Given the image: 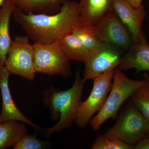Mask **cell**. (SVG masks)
I'll return each mask as SVG.
<instances>
[{
	"mask_svg": "<svg viewBox=\"0 0 149 149\" xmlns=\"http://www.w3.org/2000/svg\"><path fill=\"white\" fill-rule=\"evenodd\" d=\"M118 67L125 71L134 68L137 73L149 71V43L143 32L137 41L133 42L126 53L123 55Z\"/></svg>",
	"mask_w": 149,
	"mask_h": 149,
	"instance_id": "11",
	"label": "cell"
},
{
	"mask_svg": "<svg viewBox=\"0 0 149 149\" xmlns=\"http://www.w3.org/2000/svg\"><path fill=\"white\" fill-rule=\"evenodd\" d=\"M134 146L117 140H108L103 135H99L91 147L92 149H132Z\"/></svg>",
	"mask_w": 149,
	"mask_h": 149,
	"instance_id": "21",
	"label": "cell"
},
{
	"mask_svg": "<svg viewBox=\"0 0 149 149\" xmlns=\"http://www.w3.org/2000/svg\"><path fill=\"white\" fill-rule=\"evenodd\" d=\"M143 77L144 78H146L149 82V76L148 73H145L144 74Z\"/></svg>",
	"mask_w": 149,
	"mask_h": 149,
	"instance_id": "24",
	"label": "cell"
},
{
	"mask_svg": "<svg viewBox=\"0 0 149 149\" xmlns=\"http://www.w3.org/2000/svg\"><path fill=\"white\" fill-rule=\"evenodd\" d=\"M148 83L146 78L132 80L118 68L115 70L111 90L102 108L89 123L93 130L97 131L102 124L109 118L115 120L123 104L140 87Z\"/></svg>",
	"mask_w": 149,
	"mask_h": 149,
	"instance_id": "3",
	"label": "cell"
},
{
	"mask_svg": "<svg viewBox=\"0 0 149 149\" xmlns=\"http://www.w3.org/2000/svg\"><path fill=\"white\" fill-rule=\"evenodd\" d=\"M112 9L129 29L133 42L137 41L143 32L142 27L146 16L144 6L142 4L135 8L126 0H113Z\"/></svg>",
	"mask_w": 149,
	"mask_h": 149,
	"instance_id": "12",
	"label": "cell"
},
{
	"mask_svg": "<svg viewBox=\"0 0 149 149\" xmlns=\"http://www.w3.org/2000/svg\"><path fill=\"white\" fill-rule=\"evenodd\" d=\"M124 52L111 43H101L89 53L83 62L85 67L83 81L85 82L114 70L120 64Z\"/></svg>",
	"mask_w": 149,
	"mask_h": 149,
	"instance_id": "6",
	"label": "cell"
},
{
	"mask_svg": "<svg viewBox=\"0 0 149 149\" xmlns=\"http://www.w3.org/2000/svg\"><path fill=\"white\" fill-rule=\"evenodd\" d=\"M113 0H80L79 8L82 24L95 25L104 14L111 10Z\"/></svg>",
	"mask_w": 149,
	"mask_h": 149,
	"instance_id": "14",
	"label": "cell"
},
{
	"mask_svg": "<svg viewBox=\"0 0 149 149\" xmlns=\"http://www.w3.org/2000/svg\"><path fill=\"white\" fill-rule=\"evenodd\" d=\"M114 72L115 70L93 79L91 94L85 102H82L77 112L75 122L80 128L86 127L93 116L101 110L111 90Z\"/></svg>",
	"mask_w": 149,
	"mask_h": 149,
	"instance_id": "8",
	"label": "cell"
},
{
	"mask_svg": "<svg viewBox=\"0 0 149 149\" xmlns=\"http://www.w3.org/2000/svg\"><path fill=\"white\" fill-rule=\"evenodd\" d=\"M15 6L14 0H6L0 8V64L3 65L13 42L10 34V21Z\"/></svg>",
	"mask_w": 149,
	"mask_h": 149,
	"instance_id": "13",
	"label": "cell"
},
{
	"mask_svg": "<svg viewBox=\"0 0 149 149\" xmlns=\"http://www.w3.org/2000/svg\"><path fill=\"white\" fill-rule=\"evenodd\" d=\"M10 74L5 65L0 64V89L2 100L0 123L9 120L20 121L31 125L35 130H40V127L27 118L18 109L14 102L8 85Z\"/></svg>",
	"mask_w": 149,
	"mask_h": 149,
	"instance_id": "10",
	"label": "cell"
},
{
	"mask_svg": "<svg viewBox=\"0 0 149 149\" xmlns=\"http://www.w3.org/2000/svg\"><path fill=\"white\" fill-rule=\"evenodd\" d=\"M135 149H149V138L148 136L142 139L134 146Z\"/></svg>",
	"mask_w": 149,
	"mask_h": 149,
	"instance_id": "22",
	"label": "cell"
},
{
	"mask_svg": "<svg viewBox=\"0 0 149 149\" xmlns=\"http://www.w3.org/2000/svg\"><path fill=\"white\" fill-rule=\"evenodd\" d=\"M117 121L103 136L108 140H117L135 146L149 132L147 120L130 102L117 118Z\"/></svg>",
	"mask_w": 149,
	"mask_h": 149,
	"instance_id": "4",
	"label": "cell"
},
{
	"mask_svg": "<svg viewBox=\"0 0 149 149\" xmlns=\"http://www.w3.org/2000/svg\"><path fill=\"white\" fill-rule=\"evenodd\" d=\"M85 82L81 77L79 68L76 70L74 83L70 89L61 91L53 85L44 91L42 102L49 109L51 118L58 122L50 128H43L45 136L50 137L54 133L70 128L75 122L77 112L82 103Z\"/></svg>",
	"mask_w": 149,
	"mask_h": 149,
	"instance_id": "2",
	"label": "cell"
},
{
	"mask_svg": "<svg viewBox=\"0 0 149 149\" xmlns=\"http://www.w3.org/2000/svg\"><path fill=\"white\" fill-rule=\"evenodd\" d=\"M63 52L70 60L84 62L90 52L81 40L73 33H71L58 42Z\"/></svg>",
	"mask_w": 149,
	"mask_h": 149,
	"instance_id": "17",
	"label": "cell"
},
{
	"mask_svg": "<svg viewBox=\"0 0 149 149\" xmlns=\"http://www.w3.org/2000/svg\"><path fill=\"white\" fill-rule=\"evenodd\" d=\"M34 65L36 72L46 75H61L68 78L72 74L70 60L58 42L47 45L33 44Z\"/></svg>",
	"mask_w": 149,
	"mask_h": 149,
	"instance_id": "5",
	"label": "cell"
},
{
	"mask_svg": "<svg viewBox=\"0 0 149 149\" xmlns=\"http://www.w3.org/2000/svg\"><path fill=\"white\" fill-rule=\"evenodd\" d=\"M131 102L147 120L149 126V82L130 96Z\"/></svg>",
	"mask_w": 149,
	"mask_h": 149,
	"instance_id": "19",
	"label": "cell"
},
{
	"mask_svg": "<svg viewBox=\"0 0 149 149\" xmlns=\"http://www.w3.org/2000/svg\"><path fill=\"white\" fill-rule=\"evenodd\" d=\"M49 141H42L37 138L36 134H27L21 138L13 147L14 149H42L51 146Z\"/></svg>",
	"mask_w": 149,
	"mask_h": 149,
	"instance_id": "20",
	"label": "cell"
},
{
	"mask_svg": "<svg viewBox=\"0 0 149 149\" xmlns=\"http://www.w3.org/2000/svg\"><path fill=\"white\" fill-rule=\"evenodd\" d=\"M147 136L149 138V132L148 133V135H147Z\"/></svg>",
	"mask_w": 149,
	"mask_h": 149,
	"instance_id": "26",
	"label": "cell"
},
{
	"mask_svg": "<svg viewBox=\"0 0 149 149\" xmlns=\"http://www.w3.org/2000/svg\"><path fill=\"white\" fill-rule=\"evenodd\" d=\"M13 18L34 43L58 42L82 24L79 3L67 0L54 15L24 13L15 6Z\"/></svg>",
	"mask_w": 149,
	"mask_h": 149,
	"instance_id": "1",
	"label": "cell"
},
{
	"mask_svg": "<svg viewBox=\"0 0 149 149\" xmlns=\"http://www.w3.org/2000/svg\"><path fill=\"white\" fill-rule=\"evenodd\" d=\"M28 36L15 37L4 65L11 74L32 81L37 72L34 65V49Z\"/></svg>",
	"mask_w": 149,
	"mask_h": 149,
	"instance_id": "7",
	"label": "cell"
},
{
	"mask_svg": "<svg viewBox=\"0 0 149 149\" xmlns=\"http://www.w3.org/2000/svg\"><path fill=\"white\" fill-rule=\"evenodd\" d=\"M28 133L27 127L17 120L0 123V149L14 147Z\"/></svg>",
	"mask_w": 149,
	"mask_h": 149,
	"instance_id": "16",
	"label": "cell"
},
{
	"mask_svg": "<svg viewBox=\"0 0 149 149\" xmlns=\"http://www.w3.org/2000/svg\"><path fill=\"white\" fill-rule=\"evenodd\" d=\"M95 27L101 43H111L124 51L133 45L132 34L113 10L104 14Z\"/></svg>",
	"mask_w": 149,
	"mask_h": 149,
	"instance_id": "9",
	"label": "cell"
},
{
	"mask_svg": "<svg viewBox=\"0 0 149 149\" xmlns=\"http://www.w3.org/2000/svg\"><path fill=\"white\" fill-rule=\"evenodd\" d=\"M131 5L135 8H138L142 4L143 0H126Z\"/></svg>",
	"mask_w": 149,
	"mask_h": 149,
	"instance_id": "23",
	"label": "cell"
},
{
	"mask_svg": "<svg viewBox=\"0 0 149 149\" xmlns=\"http://www.w3.org/2000/svg\"><path fill=\"white\" fill-rule=\"evenodd\" d=\"M72 33L81 40L90 52L101 43L96 35L95 25L82 23L73 29Z\"/></svg>",
	"mask_w": 149,
	"mask_h": 149,
	"instance_id": "18",
	"label": "cell"
},
{
	"mask_svg": "<svg viewBox=\"0 0 149 149\" xmlns=\"http://www.w3.org/2000/svg\"><path fill=\"white\" fill-rule=\"evenodd\" d=\"M5 1L6 0H0V7L2 6Z\"/></svg>",
	"mask_w": 149,
	"mask_h": 149,
	"instance_id": "25",
	"label": "cell"
},
{
	"mask_svg": "<svg viewBox=\"0 0 149 149\" xmlns=\"http://www.w3.org/2000/svg\"><path fill=\"white\" fill-rule=\"evenodd\" d=\"M15 6L24 13L54 15L60 10L67 0H14Z\"/></svg>",
	"mask_w": 149,
	"mask_h": 149,
	"instance_id": "15",
	"label": "cell"
}]
</instances>
